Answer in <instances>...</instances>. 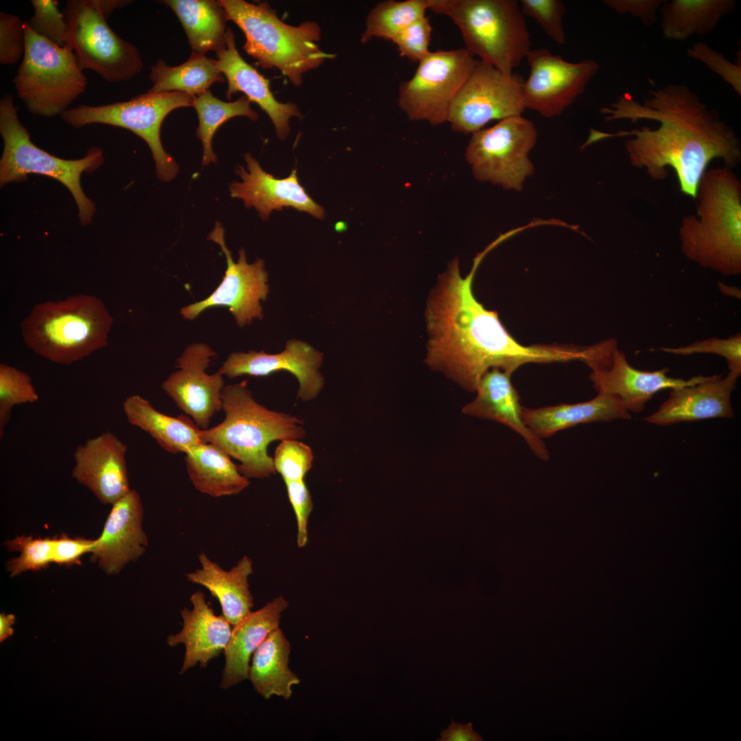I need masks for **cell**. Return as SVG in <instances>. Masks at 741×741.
<instances>
[{
  "label": "cell",
  "mask_w": 741,
  "mask_h": 741,
  "mask_svg": "<svg viewBox=\"0 0 741 741\" xmlns=\"http://www.w3.org/2000/svg\"><path fill=\"white\" fill-rule=\"evenodd\" d=\"M600 111L606 115L607 121L650 119L659 126L616 133L591 129L581 149L605 139L631 137L625 143L631 164L645 168L656 180L665 179L668 167L672 168L681 191L694 200L701 178L713 159H722L731 169L741 160V145L735 131L684 84L672 83L650 89L642 104L626 93Z\"/></svg>",
  "instance_id": "1"
},
{
  "label": "cell",
  "mask_w": 741,
  "mask_h": 741,
  "mask_svg": "<svg viewBox=\"0 0 741 741\" xmlns=\"http://www.w3.org/2000/svg\"><path fill=\"white\" fill-rule=\"evenodd\" d=\"M494 241L478 253L469 273L462 277L454 258L431 292L425 310L427 331L425 362L469 392H476L482 376L497 368L513 374L528 363L582 361L585 351L575 345L519 344L507 331L496 311L475 298L472 284Z\"/></svg>",
  "instance_id": "2"
},
{
  "label": "cell",
  "mask_w": 741,
  "mask_h": 741,
  "mask_svg": "<svg viewBox=\"0 0 741 741\" xmlns=\"http://www.w3.org/2000/svg\"><path fill=\"white\" fill-rule=\"evenodd\" d=\"M695 200L696 215L682 217L679 230L683 255L725 276L741 273V183L726 166L706 170Z\"/></svg>",
  "instance_id": "3"
},
{
  "label": "cell",
  "mask_w": 741,
  "mask_h": 741,
  "mask_svg": "<svg viewBox=\"0 0 741 741\" xmlns=\"http://www.w3.org/2000/svg\"><path fill=\"white\" fill-rule=\"evenodd\" d=\"M221 399L224 421L211 428H199V435L203 443L215 445L239 461L238 469L248 479L276 473L273 458L268 453L270 443L306 436L302 419L257 402L247 381L224 386Z\"/></svg>",
  "instance_id": "4"
},
{
  "label": "cell",
  "mask_w": 741,
  "mask_h": 741,
  "mask_svg": "<svg viewBox=\"0 0 741 741\" xmlns=\"http://www.w3.org/2000/svg\"><path fill=\"white\" fill-rule=\"evenodd\" d=\"M218 1L227 21H233L244 32V50L263 69L280 70L294 86L302 84L304 73L335 56L322 51L318 45L321 30L316 22L292 26L283 22L266 2Z\"/></svg>",
  "instance_id": "5"
},
{
  "label": "cell",
  "mask_w": 741,
  "mask_h": 741,
  "mask_svg": "<svg viewBox=\"0 0 741 741\" xmlns=\"http://www.w3.org/2000/svg\"><path fill=\"white\" fill-rule=\"evenodd\" d=\"M113 319L97 297L78 294L36 305L22 321V335L34 353L70 364L108 344Z\"/></svg>",
  "instance_id": "6"
},
{
  "label": "cell",
  "mask_w": 741,
  "mask_h": 741,
  "mask_svg": "<svg viewBox=\"0 0 741 741\" xmlns=\"http://www.w3.org/2000/svg\"><path fill=\"white\" fill-rule=\"evenodd\" d=\"M430 10L450 18L465 49L510 75L530 49V34L515 0H432Z\"/></svg>",
  "instance_id": "7"
},
{
  "label": "cell",
  "mask_w": 741,
  "mask_h": 741,
  "mask_svg": "<svg viewBox=\"0 0 741 741\" xmlns=\"http://www.w3.org/2000/svg\"><path fill=\"white\" fill-rule=\"evenodd\" d=\"M0 133L3 150L0 161V185L21 182L30 174L51 177L62 183L71 193L78 208V216L84 226L91 224L95 205L84 193L81 175L91 173L104 162L101 148L91 147L80 159L65 160L51 155L31 141L27 129L18 117L14 97L5 95L0 100Z\"/></svg>",
  "instance_id": "8"
},
{
  "label": "cell",
  "mask_w": 741,
  "mask_h": 741,
  "mask_svg": "<svg viewBox=\"0 0 741 741\" xmlns=\"http://www.w3.org/2000/svg\"><path fill=\"white\" fill-rule=\"evenodd\" d=\"M26 48L13 78L18 97L28 111L51 117L70 108L88 80L72 49L34 32L25 21Z\"/></svg>",
  "instance_id": "9"
},
{
  "label": "cell",
  "mask_w": 741,
  "mask_h": 741,
  "mask_svg": "<svg viewBox=\"0 0 741 741\" xmlns=\"http://www.w3.org/2000/svg\"><path fill=\"white\" fill-rule=\"evenodd\" d=\"M196 96L180 91L147 93L126 102L70 108L60 116L67 124L80 128L102 124L121 127L141 137L149 146L155 161L158 178L165 182L175 178L178 166L164 150L160 131L165 117L173 110L192 106Z\"/></svg>",
  "instance_id": "10"
},
{
  "label": "cell",
  "mask_w": 741,
  "mask_h": 741,
  "mask_svg": "<svg viewBox=\"0 0 741 741\" xmlns=\"http://www.w3.org/2000/svg\"><path fill=\"white\" fill-rule=\"evenodd\" d=\"M64 15L68 25L66 45L82 70H93L110 83L130 80L142 71L139 50L109 27L96 0L67 1Z\"/></svg>",
  "instance_id": "11"
},
{
  "label": "cell",
  "mask_w": 741,
  "mask_h": 741,
  "mask_svg": "<svg viewBox=\"0 0 741 741\" xmlns=\"http://www.w3.org/2000/svg\"><path fill=\"white\" fill-rule=\"evenodd\" d=\"M537 139L530 120L510 117L472 134L464 156L478 180L521 191L526 178L534 173L528 154Z\"/></svg>",
  "instance_id": "12"
},
{
  "label": "cell",
  "mask_w": 741,
  "mask_h": 741,
  "mask_svg": "<svg viewBox=\"0 0 741 741\" xmlns=\"http://www.w3.org/2000/svg\"><path fill=\"white\" fill-rule=\"evenodd\" d=\"M478 61L465 48L430 51L400 84L399 107L410 120L447 122L454 99Z\"/></svg>",
  "instance_id": "13"
},
{
  "label": "cell",
  "mask_w": 741,
  "mask_h": 741,
  "mask_svg": "<svg viewBox=\"0 0 741 741\" xmlns=\"http://www.w3.org/2000/svg\"><path fill=\"white\" fill-rule=\"evenodd\" d=\"M522 80L479 60L450 106L447 121L457 132L473 134L492 120L521 115Z\"/></svg>",
  "instance_id": "14"
},
{
  "label": "cell",
  "mask_w": 741,
  "mask_h": 741,
  "mask_svg": "<svg viewBox=\"0 0 741 741\" xmlns=\"http://www.w3.org/2000/svg\"><path fill=\"white\" fill-rule=\"evenodd\" d=\"M207 239L217 244L224 253L226 270L222 282L211 295L180 309L183 318L193 320L209 308L226 307L239 327L250 325L255 318L262 320L260 301H266L269 294L268 274L264 261L257 259L248 263L246 252L241 248L237 261L235 262L225 243L224 228L219 222L215 224Z\"/></svg>",
  "instance_id": "15"
},
{
  "label": "cell",
  "mask_w": 741,
  "mask_h": 741,
  "mask_svg": "<svg viewBox=\"0 0 741 741\" xmlns=\"http://www.w3.org/2000/svg\"><path fill=\"white\" fill-rule=\"evenodd\" d=\"M526 58L530 72L521 85L525 107L547 118L562 114L599 69L592 59L569 62L545 48L531 49Z\"/></svg>",
  "instance_id": "16"
},
{
  "label": "cell",
  "mask_w": 741,
  "mask_h": 741,
  "mask_svg": "<svg viewBox=\"0 0 741 741\" xmlns=\"http://www.w3.org/2000/svg\"><path fill=\"white\" fill-rule=\"evenodd\" d=\"M587 366L591 369L590 379L598 393L617 397L628 412L635 413L641 412L660 390L694 385L709 377L674 378L667 375L668 368L655 371L638 370L628 363L625 354L618 349L617 341L612 339L603 353Z\"/></svg>",
  "instance_id": "17"
},
{
  "label": "cell",
  "mask_w": 741,
  "mask_h": 741,
  "mask_svg": "<svg viewBox=\"0 0 741 741\" xmlns=\"http://www.w3.org/2000/svg\"><path fill=\"white\" fill-rule=\"evenodd\" d=\"M217 353L207 344L193 343L176 359L177 370L162 383V389L200 429H207L211 419L222 410L224 386L218 371L206 372Z\"/></svg>",
  "instance_id": "18"
},
{
  "label": "cell",
  "mask_w": 741,
  "mask_h": 741,
  "mask_svg": "<svg viewBox=\"0 0 741 741\" xmlns=\"http://www.w3.org/2000/svg\"><path fill=\"white\" fill-rule=\"evenodd\" d=\"M322 362L321 352L304 341L292 339L277 354H268L263 350L233 352L217 371L233 379L243 375L267 376L286 370L298 381V397L309 401L315 399L324 387L325 379L319 371Z\"/></svg>",
  "instance_id": "19"
},
{
  "label": "cell",
  "mask_w": 741,
  "mask_h": 741,
  "mask_svg": "<svg viewBox=\"0 0 741 741\" xmlns=\"http://www.w3.org/2000/svg\"><path fill=\"white\" fill-rule=\"evenodd\" d=\"M126 445L105 432L79 445L73 453L72 476L104 504L113 505L130 491Z\"/></svg>",
  "instance_id": "20"
},
{
  "label": "cell",
  "mask_w": 741,
  "mask_h": 741,
  "mask_svg": "<svg viewBox=\"0 0 741 741\" xmlns=\"http://www.w3.org/2000/svg\"><path fill=\"white\" fill-rule=\"evenodd\" d=\"M244 157L248 172L241 165L236 168L242 181L230 185L232 198L242 199L246 208L254 207L263 220H268L273 210L281 211L283 207H293L316 218H324L325 209L300 185L296 169L285 178H276L266 172L250 152Z\"/></svg>",
  "instance_id": "21"
},
{
  "label": "cell",
  "mask_w": 741,
  "mask_h": 741,
  "mask_svg": "<svg viewBox=\"0 0 741 741\" xmlns=\"http://www.w3.org/2000/svg\"><path fill=\"white\" fill-rule=\"evenodd\" d=\"M143 507L139 493L130 490L113 504L100 537L95 539L91 558L108 574H115L146 550L143 530Z\"/></svg>",
  "instance_id": "22"
},
{
  "label": "cell",
  "mask_w": 741,
  "mask_h": 741,
  "mask_svg": "<svg viewBox=\"0 0 741 741\" xmlns=\"http://www.w3.org/2000/svg\"><path fill=\"white\" fill-rule=\"evenodd\" d=\"M217 66L228 82L226 97L242 92L250 102L257 103L269 116L281 140L290 132L289 120L302 115L293 102L277 101L270 89L269 80L246 62L239 55L235 45V34L231 28L226 30L224 45L215 51Z\"/></svg>",
  "instance_id": "23"
},
{
  "label": "cell",
  "mask_w": 741,
  "mask_h": 741,
  "mask_svg": "<svg viewBox=\"0 0 741 741\" xmlns=\"http://www.w3.org/2000/svg\"><path fill=\"white\" fill-rule=\"evenodd\" d=\"M739 376H709L691 386L673 388L659 410L645 420L659 425L713 418H732L731 395Z\"/></svg>",
  "instance_id": "24"
},
{
  "label": "cell",
  "mask_w": 741,
  "mask_h": 741,
  "mask_svg": "<svg viewBox=\"0 0 741 741\" xmlns=\"http://www.w3.org/2000/svg\"><path fill=\"white\" fill-rule=\"evenodd\" d=\"M511 375L497 368L488 370L480 381L475 398L462 408V412L504 424L519 434L535 456L548 460L550 454L545 443L523 421V407L511 382Z\"/></svg>",
  "instance_id": "25"
},
{
  "label": "cell",
  "mask_w": 741,
  "mask_h": 741,
  "mask_svg": "<svg viewBox=\"0 0 741 741\" xmlns=\"http://www.w3.org/2000/svg\"><path fill=\"white\" fill-rule=\"evenodd\" d=\"M193 609L184 607L180 610L183 628L177 634L167 637V643L171 647L183 644L185 646L184 661L180 674L195 666L198 663L206 668L209 661L220 655L228 644L232 628L229 622L222 615H216L205 600L202 591L193 593L189 598Z\"/></svg>",
  "instance_id": "26"
},
{
  "label": "cell",
  "mask_w": 741,
  "mask_h": 741,
  "mask_svg": "<svg viewBox=\"0 0 741 741\" xmlns=\"http://www.w3.org/2000/svg\"><path fill=\"white\" fill-rule=\"evenodd\" d=\"M288 602L280 596L260 609L250 611L236 626L224 650L225 666L220 687L228 689L249 679L250 656L266 637L279 628L282 612Z\"/></svg>",
  "instance_id": "27"
},
{
  "label": "cell",
  "mask_w": 741,
  "mask_h": 741,
  "mask_svg": "<svg viewBox=\"0 0 741 741\" xmlns=\"http://www.w3.org/2000/svg\"><path fill=\"white\" fill-rule=\"evenodd\" d=\"M201 567L186 574L187 580L207 589L216 598L223 615L235 626L251 611L253 598L249 590L248 577L252 573V562L244 556L229 571L202 552L198 556Z\"/></svg>",
  "instance_id": "28"
},
{
  "label": "cell",
  "mask_w": 741,
  "mask_h": 741,
  "mask_svg": "<svg viewBox=\"0 0 741 741\" xmlns=\"http://www.w3.org/2000/svg\"><path fill=\"white\" fill-rule=\"evenodd\" d=\"M521 417L531 432L541 438L579 424L629 419L631 414L617 397L598 393L585 402L538 408L523 407Z\"/></svg>",
  "instance_id": "29"
},
{
  "label": "cell",
  "mask_w": 741,
  "mask_h": 741,
  "mask_svg": "<svg viewBox=\"0 0 741 741\" xmlns=\"http://www.w3.org/2000/svg\"><path fill=\"white\" fill-rule=\"evenodd\" d=\"M123 410L131 425L148 433L166 451L185 454L203 443L199 427L189 418L164 414L140 395L127 397Z\"/></svg>",
  "instance_id": "30"
},
{
  "label": "cell",
  "mask_w": 741,
  "mask_h": 741,
  "mask_svg": "<svg viewBox=\"0 0 741 741\" xmlns=\"http://www.w3.org/2000/svg\"><path fill=\"white\" fill-rule=\"evenodd\" d=\"M185 455L189 478L203 494L214 497L237 495L250 485L231 457L211 443H202Z\"/></svg>",
  "instance_id": "31"
},
{
  "label": "cell",
  "mask_w": 741,
  "mask_h": 741,
  "mask_svg": "<svg viewBox=\"0 0 741 741\" xmlns=\"http://www.w3.org/2000/svg\"><path fill=\"white\" fill-rule=\"evenodd\" d=\"M290 644L282 631H272L253 655L249 679L254 689L266 699L278 696L288 699L292 687L300 683L288 667Z\"/></svg>",
  "instance_id": "32"
},
{
  "label": "cell",
  "mask_w": 741,
  "mask_h": 741,
  "mask_svg": "<svg viewBox=\"0 0 741 741\" xmlns=\"http://www.w3.org/2000/svg\"><path fill=\"white\" fill-rule=\"evenodd\" d=\"M736 8L734 0H672L659 8L666 38L684 40L693 34H707Z\"/></svg>",
  "instance_id": "33"
},
{
  "label": "cell",
  "mask_w": 741,
  "mask_h": 741,
  "mask_svg": "<svg viewBox=\"0 0 741 741\" xmlns=\"http://www.w3.org/2000/svg\"><path fill=\"white\" fill-rule=\"evenodd\" d=\"M178 16L187 36L191 53L215 52L225 43L227 21L219 1L164 0Z\"/></svg>",
  "instance_id": "34"
},
{
  "label": "cell",
  "mask_w": 741,
  "mask_h": 741,
  "mask_svg": "<svg viewBox=\"0 0 741 741\" xmlns=\"http://www.w3.org/2000/svg\"><path fill=\"white\" fill-rule=\"evenodd\" d=\"M150 79L152 93L180 91L199 96L215 82H224L225 77L219 69L217 60L191 53L184 63L170 67L161 59L151 67Z\"/></svg>",
  "instance_id": "35"
},
{
  "label": "cell",
  "mask_w": 741,
  "mask_h": 741,
  "mask_svg": "<svg viewBox=\"0 0 741 741\" xmlns=\"http://www.w3.org/2000/svg\"><path fill=\"white\" fill-rule=\"evenodd\" d=\"M250 102L245 95L234 102H226L215 97L209 89L196 97L192 106L196 110L199 119L196 136L203 146L202 166L217 162V156L212 148V140L221 125L236 116H245L253 121L258 119L259 115L250 108Z\"/></svg>",
  "instance_id": "36"
},
{
  "label": "cell",
  "mask_w": 741,
  "mask_h": 741,
  "mask_svg": "<svg viewBox=\"0 0 741 741\" xmlns=\"http://www.w3.org/2000/svg\"><path fill=\"white\" fill-rule=\"evenodd\" d=\"M432 3V0H388L377 3L367 16L361 41L368 43L374 38L391 41L410 24L425 16Z\"/></svg>",
  "instance_id": "37"
},
{
  "label": "cell",
  "mask_w": 741,
  "mask_h": 741,
  "mask_svg": "<svg viewBox=\"0 0 741 741\" xmlns=\"http://www.w3.org/2000/svg\"><path fill=\"white\" fill-rule=\"evenodd\" d=\"M38 395L30 377L25 372L14 367L0 364V438L10 422L14 406L25 403H34Z\"/></svg>",
  "instance_id": "38"
},
{
  "label": "cell",
  "mask_w": 741,
  "mask_h": 741,
  "mask_svg": "<svg viewBox=\"0 0 741 741\" xmlns=\"http://www.w3.org/2000/svg\"><path fill=\"white\" fill-rule=\"evenodd\" d=\"M4 545L9 551L20 552L19 556L9 560L8 571L14 576L23 572L46 568L53 558V538H33L22 535L8 540Z\"/></svg>",
  "instance_id": "39"
},
{
  "label": "cell",
  "mask_w": 741,
  "mask_h": 741,
  "mask_svg": "<svg viewBox=\"0 0 741 741\" xmlns=\"http://www.w3.org/2000/svg\"><path fill=\"white\" fill-rule=\"evenodd\" d=\"M276 472L284 482L303 480L311 469L314 454L309 446L296 439L281 440L273 458Z\"/></svg>",
  "instance_id": "40"
},
{
  "label": "cell",
  "mask_w": 741,
  "mask_h": 741,
  "mask_svg": "<svg viewBox=\"0 0 741 741\" xmlns=\"http://www.w3.org/2000/svg\"><path fill=\"white\" fill-rule=\"evenodd\" d=\"M34 14L25 21L30 29L56 45L67 43L68 25L64 14L58 8L56 0H31Z\"/></svg>",
  "instance_id": "41"
},
{
  "label": "cell",
  "mask_w": 741,
  "mask_h": 741,
  "mask_svg": "<svg viewBox=\"0 0 741 741\" xmlns=\"http://www.w3.org/2000/svg\"><path fill=\"white\" fill-rule=\"evenodd\" d=\"M661 351L679 355L696 353H712L723 357L729 372L740 376L741 374V335L737 333L726 339L712 338L696 341L690 344L677 348L662 347Z\"/></svg>",
  "instance_id": "42"
},
{
  "label": "cell",
  "mask_w": 741,
  "mask_h": 741,
  "mask_svg": "<svg viewBox=\"0 0 741 741\" xmlns=\"http://www.w3.org/2000/svg\"><path fill=\"white\" fill-rule=\"evenodd\" d=\"M524 15L534 19L545 33L555 43L565 42L563 19L567 11L561 0H521Z\"/></svg>",
  "instance_id": "43"
},
{
  "label": "cell",
  "mask_w": 741,
  "mask_h": 741,
  "mask_svg": "<svg viewBox=\"0 0 741 741\" xmlns=\"http://www.w3.org/2000/svg\"><path fill=\"white\" fill-rule=\"evenodd\" d=\"M690 57L703 62L713 72L719 75L736 91L741 95V53L737 52L735 63L727 60L722 53L714 50L707 44L698 41L687 50Z\"/></svg>",
  "instance_id": "44"
},
{
  "label": "cell",
  "mask_w": 741,
  "mask_h": 741,
  "mask_svg": "<svg viewBox=\"0 0 741 741\" xmlns=\"http://www.w3.org/2000/svg\"><path fill=\"white\" fill-rule=\"evenodd\" d=\"M26 48L25 21L14 14L0 12V63L12 65L23 57Z\"/></svg>",
  "instance_id": "45"
},
{
  "label": "cell",
  "mask_w": 741,
  "mask_h": 741,
  "mask_svg": "<svg viewBox=\"0 0 741 741\" xmlns=\"http://www.w3.org/2000/svg\"><path fill=\"white\" fill-rule=\"evenodd\" d=\"M432 26L429 18L423 16L399 32L391 41L400 56L414 62H419L430 53Z\"/></svg>",
  "instance_id": "46"
},
{
  "label": "cell",
  "mask_w": 741,
  "mask_h": 741,
  "mask_svg": "<svg viewBox=\"0 0 741 741\" xmlns=\"http://www.w3.org/2000/svg\"><path fill=\"white\" fill-rule=\"evenodd\" d=\"M288 497L293 507L297 523V544L304 547L308 541L307 524L313 508L309 491L303 480L285 482Z\"/></svg>",
  "instance_id": "47"
},
{
  "label": "cell",
  "mask_w": 741,
  "mask_h": 741,
  "mask_svg": "<svg viewBox=\"0 0 741 741\" xmlns=\"http://www.w3.org/2000/svg\"><path fill=\"white\" fill-rule=\"evenodd\" d=\"M95 545V539H73L63 534L54 537L52 563L67 566L79 563L80 557L86 553H91Z\"/></svg>",
  "instance_id": "48"
},
{
  "label": "cell",
  "mask_w": 741,
  "mask_h": 741,
  "mask_svg": "<svg viewBox=\"0 0 741 741\" xmlns=\"http://www.w3.org/2000/svg\"><path fill=\"white\" fill-rule=\"evenodd\" d=\"M666 0H604V3L615 12L629 13L639 18L646 25H652L657 19V11Z\"/></svg>",
  "instance_id": "49"
},
{
  "label": "cell",
  "mask_w": 741,
  "mask_h": 741,
  "mask_svg": "<svg viewBox=\"0 0 741 741\" xmlns=\"http://www.w3.org/2000/svg\"><path fill=\"white\" fill-rule=\"evenodd\" d=\"M439 741H482L483 739L472 727V723L455 722L451 720L448 727L440 733Z\"/></svg>",
  "instance_id": "50"
},
{
  "label": "cell",
  "mask_w": 741,
  "mask_h": 741,
  "mask_svg": "<svg viewBox=\"0 0 741 741\" xmlns=\"http://www.w3.org/2000/svg\"><path fill=\"white\" fill-rule=\"evenodd\" d=\"M97 3L104 14V17L107 19L110 16L113 11L117 9L124 8L128 4L131 3L132 1L128 0H96Z\"/></svg>",
  "instance_id": "51"
},
{
  "label": "cell",
  "mask_w": 741,
  "mask_h": 741,
  "mask_svg": "<svg viewBox=\"0 0 741 741\" xmlns=\"http://www.w3.org/2000/svg\"><path fill=\"white\" fill-rule=\"evenodd\" d=\"M14 622V616L12 615L1 614L0 616V636L4 639L12 631L11 625Z\"/></svg>",
  "instance_id": "52"
}]
</instances>
